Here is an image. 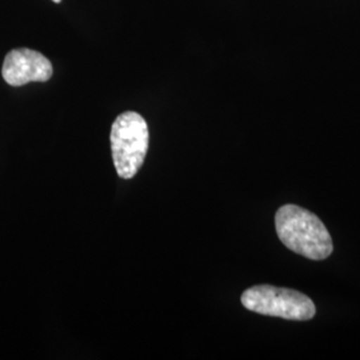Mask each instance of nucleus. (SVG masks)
Instances as JSON below:
<instances>
[{"mask_svg": "<svg viewBox=\"0 0 360 360\" xmlns=\"http://www.w3.org/2000/svg\"><path fill=\"white\" fill-rule=\"evenodd\" d=\"M245 309L267 316H278L288 321H309L316 309L309 296L290 288L274 285H254L242 295Z\"/></svg>", "mask_w": 360, "mask_h": 360, "instance_id": "7ed1b4c3", "label": "nucleus"}, {"mask_svg": "<svg viewBox=\"0 0 360 360\" xmlns=\"http://www.w3.org/2000/svg\"><path fill=\"white\" fill-rule=\"evenodd\" d=\"M275 227L281 242L297 255L323 260L333 254V239L322 220L295 205L281 207L275 215Z\"/></svg>", "mask_w": 360, "mask_h": 360, "instance_id": "f257e3e1", "label": "nucleus"}, {"mask_svg": "<svg viewBox=\"0 0 360 360\" xmlns=\"http://www.w3.org/2000/svg\"><path fill=\"white\" fill-rule=\"evenodd\" d=\"M52 1H53V3H60L62 0H52Z\"/></svg>", "mask_w": 360, "mask_h": 360, "instance_id": "39448f33", "label": "nucleus"}, {"mask_svg": "<svg viewBox=\"0 0 360 360\" xmlns=\"http://www.w3.org/2000/svg\"><path fill=\"white\" fill-rule=\"evenodd\" d=\"M110 141L117 175L122 179H132L142 167L148 151L147 122L134 111L120 114L111 127Z\"/></svg>", "mask_w": 360, "mask_h": 360, "instance_id": "f03ea898", "label": "nucleus"}, {"mask_svg": "<svg viewBox=\"0 0 360 360\" xmlns=\"http://www.w3.org/2000/svg\"><path fill=\"white\" fill-rule=\"evenodd\" d=\"M53 72L51 62L38 51L16 49L4 58L1 75L13 87H20L31 82H47Z\"/></svg>", "mask_w": 360, "mask_h": 360, "instance_id": "20e7f679", "label": "nucleus"}]
</instances>
